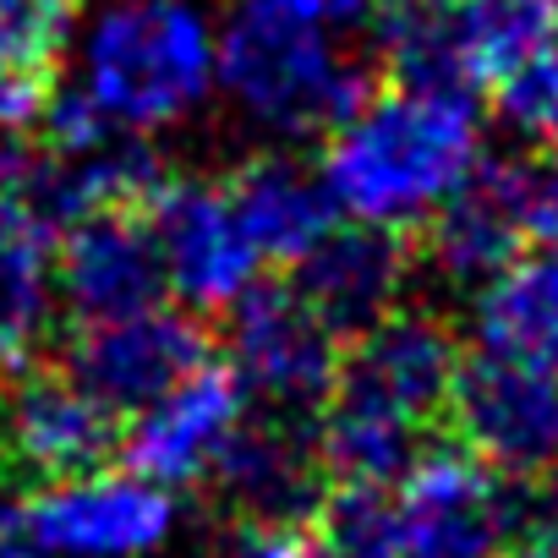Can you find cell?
Returning <instances> with one entry per match:
<instances>
[{
  "instance_id": "6",
  "label": "cell",
  "mask_w": 558,
  "mask_h": 558,
  "mask_svg": "<svg viewBox=\"0 0 558 558\" xmlns=\"http://www.w3.org/2000/svg\"><path fill=\"white\" fill-rule=\"evenodd\" d=\"M121 454V416L61 367L0 378V471L23 493L105 471Z\"/></svg>"
},
{
  "instance_id": "19",
  "label": "cell",
  "mask_w": 558,
  "mask_h": 558,
  "mask_svg": "<svg viewBox=\"0 0 558 558\" xmlns=\"http://www.w3.org/2000/svg\"><path fill=\"white\" fill-rule=\"evenodd\" d=\"M476 340L493 356L558 373V257L520 252L476 291Z\"/></svg>"
},
{
  "instance_id": "25",
  "label": "cell",
  "mask_w": 558,
  "mask_h": 558,
  "mask_svg": "<svg viewBox=\"0 0 558 558\" xmlns=\"http://www.w3.org/2000/svg\"><path fill=\"white\" fill-rule=\"evenodd\" d=\"M45 154H66V159H77V154H94V148H105L110 137H121L126 126L88 94V88H56V99H50V110H45Z\"/></svg>"
},
{
  "instance_id": "12",
  "label": "cell",
  "mask_w": 558,
  "mask_h": 558,
  "mask_svg": "<svg viewBox=\"0 0 558 558\" xmlns=\"http://www.w3.org/2000/svg\"><path fill=\"white\" fill-rule=\"evenodd\" d=\"M536 165L476 154V165L460 175V186L427 214L422 225V257L449 279V286H482L504 263H514L531 241V197H536Z\"/></svg>"
},
{
  "instance_id": "8",
  "label": "cell",
  "mask_w": 558,
  "mask_h": 558,
  "mask_svg": "<svg viewBox=\"0 0 558 558\" xmlns=\"http://www.w3.org/2000/svg\"><path fill=\"white\" fill-rule=\"evenodd\" d=\"M449 438L471 449L487 471L531 482L558 465V373L476 351L460 356L444 405Z\"/></svg>"
},
{
  "instance_id": "10",
  "label": "cell",
  "mask_w": 558,
  "mask_h": 558,
  "mask_svg": "<svg viewBox=\"0 0 558 558\" xmlns=\"http://www.w3.org/2000/svg\"><path fill=\"white\" fill-rule=\"evenodd\" d=\"M208 362L214 335L192 307H148L116 324H77L66 351V373L116 416H137Z\"/></svg>"
},
{
  "instance_id": "5",
  "label": "cell",
  "mask_w": 558,
  "mask_h": 558,
  "mask_svg": "<svg viewBox=\"0 0 558 558\" xmlns=\"http://www.w3.org/2000/svg\"><path fill=\"white\" fill-rule=\"evenodd\" d=\"M525 482L487 471L471 449L427 444L395 482L405 553L400 558H493L514 547L536 509H525Z\"/></svg>"
},
{
  "instance_id": "3",
  "label": "cell",
  "mask_w": 558,
  "mask_h": 558,
  "mask_svg": "<svg viewBox=\"0 0 558 558\" xmlns=\"http://www.w3.org/2000/svg\"><path fill=\"white\" fill-rule=\"evenodd\" d=\"M476 143L471 94L384 83L324 137V181L340 214L416 230L476 165Z\"/></svg>"
},
{
  "instance_id": "1",
  "label": "cell",
  "mask_w": 558,
  "mask_h": 558,
  "mask_svg": "<svg viewBox=\"0 0 558 558\" xmlns=\"http://www.w3.org/2000/svg\"><path fill=\"white\" fill-rule=\"evenodd\" d=\"M384 0H230L214 34L225 94L279 137H329L373 88L378 66L345 56V34Z\"/></svg>"
},
{
  "instance_id": "16",
  "label": "cell",
  "mask_w": 558,
  "mask_h": 558,
  "mask_svg": "<svg viewBox=\"0 0 558 558\" xmlns=\"http://www.w3.org/2000/svg\"><path fill=\"white\" fill-rule=\"evenodd\" d=\"M329 482L335 476H329L318 427H307V416H286V411L241 416V427L230 433V444L214 465V487L235 504V514H257V520L313 525Z\"/></svg>"
},
{
  "instance_id": "27",
  "label": "cell",
  "mask_w": 558,
  "mask_h": 558,
  "mask_svg": "<svg viewBox=\"0 0 558 558\" xmlns=\"http://www.w3.org/2000/svg\"><path fill=\"white\" fill-rule=\"evenodd\" d=\"M531 241H542V252L558 257V170L536 175V197H531Z\"/></svg>"
},
{
  "instance_id": "17",
  "label": "cell",
  "mask_w": 558,
  "mask_h": 558,
  "mask_svg": "<svg viewBox=\"0 0 558 558\" xmlns=\"http://www.w3.org/2000/svg\"><path fill=\"white\" fill-rule=\"evenodd\" d=\"M225 192H230L257 257H268L279 268H296L329 235V225L340 214L324 170L313 175L291 154H252L246 165H235L225 175Z\"/></svg>"
},
{
  "instance_id": "28",
  "label": "cell",
  "mask_w": 558,
  "mask_h": 558,
  "mask_svg": "<svg viewBox=\"0 0 558 558\" xmlns=\"http://www.w3.org/2000/svg\"><path fill=\"white\" fill-rule=\"evenodd\" d=\"M514 553H520V558H558V487H553L547 509L531 514V525H525V536L514 542Z\"/></svg>"
},
{
  "instance_id": "9",
  "label": "cell",
  "mask_w": 558,
  "mask_h": 558,
  "mask_svg": "<svg viewBox=\"0 0 558 558\" xmlns=\"http://www.w3.org/2000/svg\"><path fill=\"white\" fill-rule=\"evenodd\" d=\"M17 531L61 558H137L175 531V498L137 471L105 465L72 482L28 487Z\"/></svg>"
},
{
  "instance_id": "30",
  "label": "cell",
  "mask_w": 558,
  "mask_h": 558,
  "mask_svg": "<svg viewBox=\"0 0 558 558\" xmlns=\"http://www.w3.org/2000/svg\"><path fill=\"white\" fill-rule=\"evenodd\" d=\"M553 143H558V126H553Z\"/></svg>"
},
{
  "instance_id": "2",
  "label": "cell",
  "mask_w": 558,
  "mask_h": 558,
  "mask_svg": "<svg viewBox=\"0 0 558 558\" xmlns=\"http://www.w3.org/2000/svg\"><path fill=\"white\" fill-rule=\"evenodd\" d=\"M460 340L438 313L400 307L340 356L318 444L335 482H400L444 422L460 373Z\"/></svg>"
},
{
  "instance_id": "18",
  "label": "cell",
  "mask_w": 558,
  "mask_h": 558,
  "mask_svg": "<svg viewBox=\"0 0 558 558\" xmlns=\"http://www.w3.org/2000/svg\"><path fill=\"white\" fill-rule=\"evenodd\" d=\"M56 241L61 235L28 203L0 197V378L34 367L56 329Z\"/></svg>"
},
{
  "instance_id": "26",
  "label": "cell",
  "mask_w": 558,
  "mask_h": 558,
  "mask_svg": "<svg viewBox=\"0 0 558 558\" xmlns=\"http://www.w3.org/2000/svg\"><path fill=\"white\" fill-rule=\"evenodd\" d=\"M208 558H324L318 553V536L313 525H296V520H257V514H235Z\"/></svg>"
},
{
  "instance_id": "29",
  "label": "cell",
  "mask_w": 558,
  "mask_h": 558,
  "mask_svg": "<svg viewBox=\"0 0 558 558\" xmlns=\"http://www.w3.org/2000/svg\"><path fill=\"white\" fill-rule=\"evenodd\" d=\"M0 558H39L34 547H0Z\"/></svg>"
},
{
  "instance_id": "20",
  "label": "cell",
  "mask_w": 558,
  "mask_h": 558,
  "mask_svg": "<svg viewBox=\"0 0 558 558\" xmlns=\"http://www.w3.org/2000/svg\"><path fill=\"white\" fill-rule=\"evenodd\" d=\"M373 45H378V72L395 88H438V94L482 88L454 0H384L373 17Z\"/></svg>"
},
{
  "instance_id": "23",
  "label": "cell",
  "mask_w": 558,
  "mask_h": 558,
  "mask_svg": "<svg viewBox=\"0 0 558 558\" xmlns=\"http://www.w3.org/2000/svg\"><path fill=\"white\" fill-rule=\"evenodd\" d=\"M77 34V0H0V66L56 77Z\"/></svg>"
},
{
  "instance_id": "4",
  "label": "cell",
  "mask_w": 558,
  "mask_h": 558,
  "mask_svg": "<svg viewBox=\"0 0 558 558\" xmlns=\"http://www.w3.org/2000/svg\"><path fill=\"white\" fill-rule=\"evenodd\" d=\"M83 88L132 132L175 126L219 83L214 34L186 0H105L83 39Z\"/></svg>"
},
{
  "instance_id": "13",
  "label": "cell",
  "mask_w": 558,
  "mask_h": 558,
  "mask_svg": "<svg viewBox=\"0 0 558 558\" xmlns=\"http://www.w3.org/2000/svg\"><path fill=\"white\" fill-rule=\"evenodd\" d=\"M416 274V235L395 225H329V235L296 263V296L324 318V329L351 345L405 307V286Z\"/></svg>"
},
{
  "instance_id": "11",
  "label": "cell",
  "mask_w": 558,
  "mask_h": 558,
  "mask_svg": "<svg viewBox=\"0 0 558 558\" xmlns=\"http://www.w3.org/2000/svg\"><path fill=\"white\" fill-rule=\"evenodd\" d=\"M148 230L165 263V286L192 313H225L257 279V246L225 181H165L148 203Z\"/></svg>"
},
{
  "instance_id": "14",
  "label": "cell",
  "mask_w": 558,
  "mask_h": 558,
  "mask_svg": "<svg viewBox=\"0 0 558 558\" xmlns=\"http://www.w3.org/2000/svg\"><path fill=\"white\" fill-rule=\"evenodd\" d=\"M56 279L72 324H116L159 307L170 286L148 230V208H99L66 225L56 241Z\"/></svg>"
},
{
  "instance_id": "15",
  "label": "cell",
  "mask_w": 558,
  "mask_h": 558,
  "mask_svg": "<svg viewBox=\"0 0 558 558\" xmlns=\"http://www.w3.org/2000/svg\"><path fill=\"white\" fill-rule=\"evenodd\" d=\"M241 416H246V389L235 384V373L208 362L186 384H175L165 400L132 416V427L121 433V460L126 471L159 487H192L214 476Z\"/></svg>"
},
{
  "instance_id": "7",
  "label": "cell",
  "mask_w": 558,
  "mask_h": 558,
  "mask_svg": "<svg viewBox=\"0 0 558 558\" xmlns=\"http://www.w3.org/2000/svg\"><path fill=\"white\" fill-rule=\"evenodd\" d=\"M225 313L230 373L246 395L286 416H318L329 405L345 351L324 329V318L296 296V286H257L252 279V291H241Z\"/></svg>"
},
{
  "instance_id": "21",
  "label": "cell",
  "mask_w": 558,
  "mask_h": 558,
  "mask_svg": "<svg viewBox=\"0 0 558 558\" xmlns=\"http://www.w3.org/2000/svg\"><path fill=\"white\" fill-rule=\"evenodd\" d=\"M313 536L324 558H400L405 525L395 482H329L313 514Z\"/></svg>"
},
{
  "instance_id": "22",
  "label": "cell",
  "mask_w": 558,
  "mask_h": 558,
  "mask_svg": "<svg viewBox=\"0 0 558 558\" xmlns=\"http://www.w3.org/2000/svg\"><path fill=\"white\" fill-rule=\"evenodd\" d=\"M454 12L482 88L520 56L558 45V0H454Z\"/></svg>"
},
{
  "instance_id": "24",
  "label": "cell",
  "mask_w": 558,
  "mask_h": 558,
  "mask_svg": "<svg viewBox=\"0 0 558 558\" xmlns=\"http://www.w3.org/2000/svg\"><path fill=\"white\" fill-rule=\"evenodd\" d=\"M493 110L525 132V137H553L558 126V45H542L531 56H520L514 66H504L493 83Z\"/></svg>"
}]
</instances>
